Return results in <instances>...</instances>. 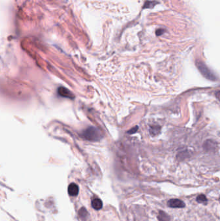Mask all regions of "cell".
Returning <instances> with one entry per match:
<instances>
[{
  "mask_svg": "<svg viewBox=\"0 0 220 221\" xmlns=\"http://www.w3.org/2000/svg\"><path fill=\"white\" fill-rule=\"evenodd\" d=\"M83 137L90 141H98L101 137L100 131L96 127H90L87 128L83 133Z\"/></svg>",
  "mask_w": 220,
  "mask_h": 221,
  "instance_id": "1",
  "label": "cell"
},
{
  "mask_svg": "<svg viewBox=\"0 0 220 221\" xmlns=\"http://www.w3.org/2000/svg\"><path fill=\"white\" fill-rule=\"evenodd\" d=\"M196 66L197 69H198L199 71L203 74V76L205 77L206 78L213 81H215L217 80L216 74H214L213 71H212L204 63H203L202 62L200 61L197 62Z\"/></svg>",
  "mask_w": 220,
  "mask_h": 221,
  "instance_id": "2",
  "label": "cell"
},
{
  "mask_svg": "<svg viewBox=\"0 0 220 221\" xmlns=\"http://www.w3.org/2000/svg\"><path fill=\"white\" fill-rule=\"evenodd\" d=\"M58 93L59 96L64 97V98H67L70 99L74 98V94L69 89L64 87H59L58 89Z\"/></svg>",
  "mask_w": 220,
  "mask_h": 221,
  "instance_id": "3",
  "label": "cell"
},
{
  "mask_svg": "<svg viewBox=\"0 0 220 221\" xmlns=\"http://www.w3.org/2000/svg\"><path fill=\"white\" fill-rule=\"evenodd\" d=\"M167 205L170 208H183L185 207V204L182 201L177 198L170 199L167 202Z\"/></svg>",
  "mask_w": 220,
  "mask_h": 221,
  "instance_id": "4",
  "label": "cell"
},
{
  "mask_svg": "<svg viewBox=\"0 0 220 221\" xmlns=\"http://www.w3.org/2000/svg\"><path fill=\"white\" fill-rule=\"evenodd\" d=\"M68 193L71 197H76L79 193V187L75 183H71L68 187Z\"/></svg>",
  "mask_w": 220,
  "mask_h": 221,
  "instance_id": "5",
  "label": "cell"
},
{
  "mask_svg": "<svg viewBox=\"0 0 220 221\" xmlns=\"http://www.w3.org/2000/svg\"><path fill=\"white\" fill-rule=\"evenodd\" d=\"M92 206L96 210H100L103 207V202L100 198H94L92 201Z\"/></svg>",
  "mask_w": 220,
  "mask_h": 221,
  "instance_id": "6",
  "label": "cell"
},
{
  "mask_svg": "<svg viewBox=\"0 0 220 221\" xmlns=\"http://www.w3.org/2000/svg\"><path fill=\"white\" fill-rule=\"evenodd\" d=\"M159 221H170V217L169 215L163 211H159L158 215Z\"/></svg>",
  "mask_w": 220,
  "mask_h": 221,
  "instance_id": "7",
  "label": "cell"
},
{
  "mask_svg": "<svg viewBox=\"0 0 220 221\" xmlns=\"http://www.w3.org/2000/svg\"><path fill=\"white\" fill-rule=\"evenodd\" d=\"M78 213H79V216H80V217L82 220H86V219H87L88 216H89V213H88V212H87V209H86L84 207L81 208L79 210V212H78Z\"/></svg>",
  "mask_w": 220,
  "mask_h": 221,
  "instance_id": "8",
  "label": "cell"
},
{
  "mask_svg": "<svg viewBox=\"0 0 220 221\" xmlns=\"http://www.w3.org/2000/svg\"><path fill=\"white\" fill-rule=\"evenodd\" d=\"M196 201H197V202L199 203H203V204H205L207 202V197H205V195H200L197 196V198H196Z\"/></svg>",
  "mask_w": 220,
  "mask_h": 221,
  "instance_id": "9",
  "label": "cell"
},
{
  "mask_svg": "<svg viewBox=\"0 0 220 221\" xmlns=\"http://www.w3.org/2000/svg\"><path fill=\"white\" fill-rule=\"evenodd\" d=\"M159 131H160V128H159V127L153 126V127H151L150 128V133H151V134H152V135H153V136L158 134L159 133Z\"/></svg>",
  "mask_w": 220,
  "mask_h": 221,
  "instance_id": "10",
  "label": "cell"
},
{
  "mask_svg": "<svg viewBox=\"0 0 220 221\" xmlns=\"http://www.w3.org/2000/svg\"><path fill=\"white\" fill-rule=\"evenodd\" d=\"M137 129H138V127H135L133 129H132L131 130L129 131V133H130V134H133V133H134L136 132V131L137 130Z\"/></svg>",
  "mask_w": 220,
  "mask_h": 221,
  "instance_id": "11",
  "label": "cell"
},
{
  "mask_svg": "<svg viewBox=\"0 0 220 221\" xmlns=\"http://www.w3.org/2000/svg\"><path fill=\"white\" fill-rule=\"evenodd\" d=\"M163 30H163V29H158V30H157V31H156V35L157 36H160V35H161L163 33V32H164Z\"/></svg>",
  "mask_w": 220,
  "mask_h": 221,
  "instance_id": "12",
  "label": "cell"
}]
</instances>
